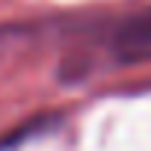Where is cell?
Instances as JSON below:
<instances>
[{
  "label": "cell",
  "instance_id": "6da1fadb",
  "mask_svg": "<svg viewBox=\"0 0 151 151\" xmlns=\"http://www.w3.org/2000/svg\"><path fill=\"white\" fill-rule=\"evenodd\" d=\"M110 53L119 62H139L151 56V9L127 15L110 36Z\"/></svg>",
  "mask_w": 151,
  "mask_h": 151
},
{
  "label": "cell",
  "instance_id": "7a4b0ae2",
  "mask_svg": "<svg viewBox=\"0 0 151 151\" xmlns=\"http://www.w3.org/2000/svg\"><path fill=\"white\" fill-rule=\"evenodd\" d=\"M21 30L18 27H0V56H3V53H9L18 42H21Z\"/></svg>",
  "mask_w": 151,
  "mask_h": 151
}]
</instances>
